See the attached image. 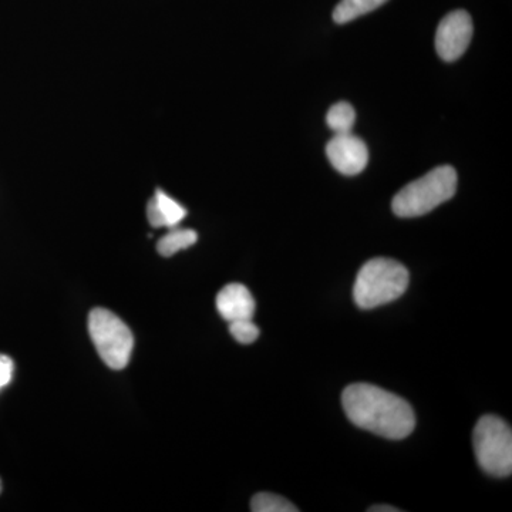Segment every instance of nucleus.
<instances>
[{
    "mask_svg": "<svg viewBox=\"0 0 512 512\" xmlns=\"http://www.w3.org/2000/svg\"><path fill=\"white\" fill-rule=\"evenodd\" d=\"M478 464L494 477H508L512 471V431L503 419L484 416L473 434Z\"/></svg>",
    "mask_w": 512,
    "mask_h": 512,
    "instance_id": "39448f33",
    "label": "nucleus"
},
{
    "mask_svg": "<svg viewBox=\"0 0 512 512\" xmlns=\"http://www.w3.org/2000/svg\"><path fill=\"white\" fill-rule=\"evenodd\" d=\"M187 217V210L163 190H157L148 201L147 218L151 227L174 228Z\"/></svg>",
    "mask_w": 512,
    "mask_h": 512,
    "instance_id": "1a4fd4ad",
    "label": "nucleus"
},
{
    "mask_svg": "<svg viewBox=\"0 0 512 512\" xmlns=\"http://www.w3.org/2000/svg\"><path fill=\"white\" fill-rule=\"evenodd\" d=\"M254 512H298V508L281 495L271 493L256 494L251 501Z\"/></svg>",
    "mask_w": 512,
    "mask_h": 512,
    "instance_id": "ddd939ff",
    "label": "nucleus"
},
{
    "mask_svg": "<svg viewBox=\"0 0 512 512\" xmlns=\"http://www.w3.org/2000/svg\"><path fill=\"white\" fill-rule=\"evenodd\" d=\"M13 370H15L13 360L9 356L0 355V390L5 389L12 382Z\"/></svg>",
    "mask_w": 512,
    "mask_h": 512,
    "instance_id": "2eb2a0df",
    "label": "nucleus"
},
{
    "mask_svg": "<svg viewBox=\"0 0 512 512\" xmlns=\"http://www.w3.org/2000/svg\"><path fill=\"white\" fill-rule=\"evenodd\" d=\"M473 19L466 10H454L441 20L436 32L437 55L454 62L466 53L473 39Z\"/></svg>",
    "mask_w": 512,
    "mask_h": 512,
    "instance_id": "423d86ee",
    "label": "nucleus"
},
{
    "mask_svg": "<svg viewBox=\"0 0 512 512\" xmlns=\"http://www.w3.org/2000/svg\"><path fill=\"white\" fill-rule=\"evenodd\" d=\"M355 121L356 111L345 101H340V103L330 107L328 117H326V123H328L330 130L335 134L352 133Z\"/></svg>",
    "mask_w": 512,
    "mask_h": 512,
    "instance_id": "f8f14e48",
    "label": "nucleus"
},
{
    "mask_svg": "<svg viewBox=\"0 0 512 512\" xmlns=\"http://www.w3.org/2000/svg\"><path fill=\"white\" fill-rule=\"evenodd\" d=\"M217 309L228 323L254 319L255 299L247 286L229 284L218 293Z\"/></svg>",
    "mask_w": 512,
    "mask_h": 512,
    "instance_id": "6e6552de",
    "label": "nucleus"
},
{
    "mask_svg": "<svg viewBox=\"0 0 512 512\" xmlns=\"http://www.w3.org/2000/svg\"><path fill=\"white\" fill-rule=\"evenodd\" d=\"M89 333L94 348L110 369L121 370L130 363L133 332L116 313L104 308L93 309L89 315Z\"/></svg>",
    "mask_w": 512,
    "mask_h": 512,
    "instance_id": "20e7f679",
    "label": "nucleus"
},
{
    "mask_svg": "<svg viewBox=\"0 0 512 512\" xmlns=\"http://www.w3.org/2000/svg\"><path fill=\"white\" fill-rule=\"evenodd\" d=\"M409 271L389 258L370 259L356 276L353 298L360 309H373L399 299L409 286Z\"/></svg>",
    "mask_w": 512,
    "mask_h": 512,
    "instance_id": "f03ea898",
    "label": "nucleus"
},
{
    "mask_svg": "<svg viewBox=\"0 0 512 512\" xmlns=\"http://www.w3.org/2000/svg\"><path fill=\"white\" fill-rule=\"evenodd\" d=\"M372 512H397V508L390 507V505H375V507L369 508Z\"/></svg>",
    "mask_w": 512,
    "mask_h": 512,
    "instance_id": "dca6fc26",
    "label": "nucleus"
},
{
    "mask_svg": "<svg viewBox=\"0 0 512 512\" xmlns=\"http://www.w3.org/2000/svg\"><path fill=\"white\" fill-rule=\"evenodd\" d=\"M456 191V170L441 165L397 192L392 202L393 212L400 218L421 217L451 200Z\"/></svg>",
    "mask_w": 512,
    "mask_h": 512,
    "instance_id": "7ed1b4c3",
    "label": "nucleus"
},
{
    "mask_svg": "<svg viewBox=\"0 0 512 512\" xmlns=\"http://www.w3.org/2000/svg\"><path fill=\"white\" fill-rule=\"evenodd\" d=\"M342 404L355 426L384 439H406L416 427L412 406L373 384H350L342 394Z\"/></svg>",
    "mask_w": 512,
    "mask_h": 512,
    "instance_id": "f257e3e1",
    "label": "nucleus"
},
{
    "mask_svg": "<svg viewBox=\"0 0 512 512\" xmlns=\"http://www.w3.org/2000/svg\"><path fill=\"white\" fill-rule=\"evenodd\" d=\"M386 2L387 0H340L333 12V20L339 25L352 22V20L380 8Z\"/></svg>",
    "mask_w": 512,
    "mask_h": 512,
    "instance_id": "9b49d317",
    "label": "nucleus"
},
{
    "mask_svg": "<svg viewBox=\"0 0 512 512\" xmlns=\"http://www.w3.org/2000/svg\"><path fill=\"white\" fill-rule=\"evenodd\" d=\"M229 332L232 338L237 340L241 345H251L259 338V329L255 325L254 320L244 319L237 322L229 323Z\"/></svg>",
    "mask_w": 512,
    "mask_h": 512,
    "instance_id": "4468645a",
    "label": "nucleus"
},
{
    "mask_svg": "<svg viewBox=\"0 0 512 512\" xmlns=\"http://www.w3.org/2000/svg\"><path fill=\"white\" fill-rule=\"evenodd\" d=\"M0 493H2V481H0Z\"/></svg>",
    "mask_w": 512,
    "mask_h": 512,
    "instance_id": "f3484780",
    "label": "nucleus"
},
{
    "mask_svg": "<svg viewBox=\"0 0 512 512\" xmlns=\"http://www.w3.org/2000/svg\"><path fill=\"white\" fill-rule=\"evenodd\" d=\"M330 164L343 175H357L369 163V150L362 138L352 133L335 134L326 146Z\"/></svg>",
    "mask_w": 512,
    "mask_h": 512,
    "instance_id": "0eeeda50",
    "label": "nucleus"
},
{
    "mask_svg": "<svg viewBox=\"0 0 512 512\" xmlns=\"http://www.w3.org/2000/svg\"><path fill=\"white\" fill-rule=\"evenodd\" d=\"M198 241V234L194 229L170 228V231L158 241V254L163 256H173L177 252L192 247Z\"/></svg>",
    "mask_w": 512,
    "mask_h": 512,
    "instance_id": "9d476101",
    "label": "nucleus"
}]
</instances>
